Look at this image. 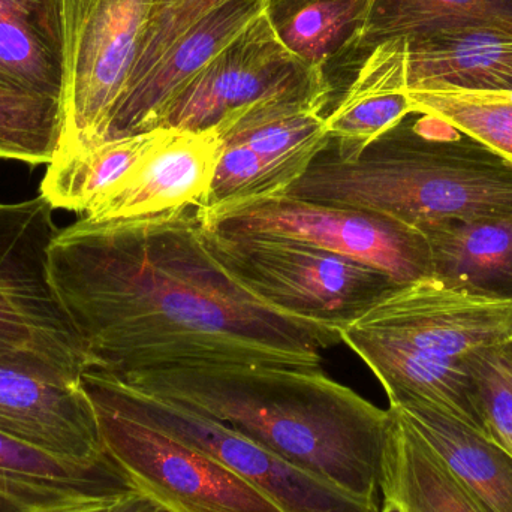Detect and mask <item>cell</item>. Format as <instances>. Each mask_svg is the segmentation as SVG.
<instances>
[{"label":"cell","instance_id":"obj_28","mask_svg":"<svg viewBox=\"0 0 512 512\" xmlns=\"http://www.w3.org/2000/svg\"><path fill=\"white\" fill-rule=\"evenodd\" d=\"M62 129V102L0 86V159L48 165L59 149Z\"/></svg>","mask_w":512,"mask_h":512},{"label":"cell","instance_id":"obj_4","mask_svg":"<svg viewBox=\"0 0 512 512\" xmlns=\"http://www.w3.org/2000/svg\"><path fill=\"white\" fill-rule=\"evenodd\" d=\"M203 233L216 258L259 298L337 328L403 285L372 265L297 240Z\"/></svg>","mask_w":512,"mask_h":512},{"label":"cell","instance_id":"obj_22","mask_svg":"<svg viewBox=\"0 0 512 512\" xmlns=\"http://www.w3.org/2000/svg\"><path fill=\"white\" fill-rule=\"evenodd\" d=\"M433 276L478 297L512 301V215L451 221L424 231Z\"/></svg>","mask_w":512,"mask_h":512},{"label":"cell","instance_id":"obj_29","mask_svg":"<svg viewBox=\"0 0 512 512\" xmlns=\"http://www.w3.org/2000/svg\"><path fill=\"white\" fill-rule=\"evenodd\" d=\"M225 2L227 0H150L149 17L125 93L137 86L182 36Z\"/></svg>","mask_w":512,"mask_h":512},{"label":"cell","instance_id":"obj_31","mask_svg":"<svg viewBox=\"0 0 512 512\" xmlns=\"http://www.w3.org/2000/svg\"><path fill=\"white\" fill-rule=\"evenodd\" d=\"M102 512H167L140 492L129 493Z\"/></svg>","mask_w":512,"mask_h":512},{"label":"cell","instance_id":"obj_5","mask_svg":"<svg viewBox=\"0 0 512 512\" xmlns=\"http://www.w3.org/2000/svg\"><path fill=\"white\" fill-rule=\"evenodd\" d=\"M195 213L204 230L297 240L372 265L397 283L433 276L432 249L424 233L379 213L286 194L195 207Z\"/></svg>","mask_w":512,"mask_h":512},{"label":"cell","instance_id":"obj_30","mask_svg":"<svg viewBox=\"0 0 512 512\" xmlns=\"http://www.w3.org/2000/svg\"><path fill=\"white\" fill-rule=\"evenodd\" d=\"M490 436L512 454V340L466 355Z\"/></svg>","mask_w":512,"mask_h":512},{"label":"cell","instance_id":"obj_11","mask_svg":"<svg viewBox=\"0 0 512 512\" xmlns=\"http://www.w3.org/2000/svg\"><path fill=\"white\" fill-rule=\"evenodd\" d=\"M346 325L430 357L463 360L511 342L512 301L478 297L427 277L397 286Z\"/></svg>","mask_w":512,"mask_h":512},{"label":"cell","instance_id":"obj_6","mask_svg":"<svg viewBox=\"0 0 512 512\" xmlns=\"http://www.w3.org/2000/svg\"><path fill=\"white\" fill-rule=\"evenodd\" d=\"M81 387L92 402L204 451L261 490L285 512H376L228 424L188 406L138 390L99 370H86Z\"/></svg>","mask_w":512,"mask_h":512},{"label":"cell","instance_id":"obj_19","mask_svg":"<svg viewBox=\"0 0 512 512\" xmlns=\"http://www.w3.org/2000/svg\"><path fill=\"white\" fill-rule=\"evenodd\" d=\"M487 512H512V454L495 439L426 400L390 403Z\"/></svg>","mask_w":512,"mask_h":512},{"label":"cell","instance_id":"obj_33","mask_svg":"<svg viewBox=\"0 0 512 512\" xmlns=\"http://www.w3.org/2000/svg\"><path fill=\"white\" fill-rule=\"evenodd\" d=\"M376 512H406L405 508L399 504V502L394 501V499L390 498H382V507H379V510Z\"/></svg>","mask_w":512,"mask_h":512},{"label":"cell","instance_id":"obj_10","mask_svg":"<svg viewBox=\"0 0 512 512\" xmlns=\"http://www.w3.org/2000/svg\"><path fill=\"white\" fill-rule=\"evenodd\" d=\"M331 93L330 78L292 56L262 11L180 93L165 117L164 128L204 131L259 102Z\"/></svg>","mask_w":512,"mask_h":512},{"label":"cell","instance_id":"obj_23","mask_svg":"<svg viewBox=\"0 0 512 512\" xmlns=\"http://www.w3.org/2000/svg\"><path fill=\"white\" fill-rule=\"evenodd\" d=\"M373 0H267L264 14L280 44L313 71L351 65ZM328 77V75H327Z\"/></svg>","mask_w":512,"mask_h":512},{"label":"cell","instance_id":"obj_18","mask_svg":"<svg viewBox=\"0 0 512 512\" xmlns=\"http://www.w3.org/2000/svg\"><path fill=\"white\" fill-rule=\"evenodd\" d=\"M331 96L271 99L231 113L215 126L224 143L258 153L286 194L331 143L322 114Z\"/></svg>","mask_w":512,"mask_h":512},{"label":"cell","instance_id":"obj_3","mask_svg":"<svg viewBox=\"0 0 512 512\" xmlns=\"http://www.w3.org/2000/svg\"><path fill=\"white\" fill-rule=\"evenodd\" d=\"M286 195L390 216L424 233L512 215V165L447 120L412 111L357 158L328 146Z\"/></svg>","mask_w":512,"mask_h":512},{"label":"cell","instance_id":"obj_14","mask_svg":"<svg viewBox=\"0 0 512 512\" xmlns=\"http://www.w3.org/2000/svg\"><path fill=\"white\" fill-rule=\"evenodd\" d=\"M267 0H227L179 39L149 74L125 93L108 126L107 141L164 128L180 93L246 27Z\"/></svg>","mask_w":512,"mask_h":512},{"label":"cell","instance_id":"obj_13","mask_svg":"<svg viewBox=\"0 0 512 512\" xmlns=\"http://www.w3.org/2000/svg\"><path fill=\"white\" fill-rule=\"evenodd\" d=\"M221 150L216 128H167L140 167L81 218L114 221L200 207L209 194Z\"/></svg>","mask_w":512,"mask_h":512},{"label":"cell","instance_id":"obj_25","mask_svg":"<svg viewBox=\"0 0 512 512\" xmlns=\"http://www.w3.org/2000/svg\"><path fill=\"white\" fill-rule=\"evenodd\" d=\"M391 409V408H390ZM382 462L381 495L406 512H487L429 444L397 414Z\"/></svg>","mask_w":512,"mask_h":512},{"label":"cell","instance_id":"obj_15","mask_svg":"<svg viewBox=\"0 0 512 512\" xmlns=\"http://www.w3.org/2000/svg\"><path fill=\"white\" fill-rule=\"evenodd\" d=\"M406 90H512V30L448 24L402 36Z\"/></svg>","mask_w":512,"mask_h":512},{"label":"cell","instance_id":"obj_2","mask_svg":"<svg viewBox=\"0 0 512 512\" xmlns=\"http://www.w3.org/2000/svg\"><path fill=\"white\" fill-rule=\"evenodd\" d=\"M119 379L228 424L379 510L393 412L334 381L321 367L213 364L141 370Z\"/></svg>","mask_w":512,"mask_h":512},{"label":"cell","instance_id":"obj_12","mask_svg":"<svg viewBox=\"0 0 512 512\" xmlns=\"http://www.w3.org/2000/svg\"><path fill=\"white\" fill-rule=\"evenodd\" d=\"M0 432L66 462L110 457L81 379L33 355L0 357Z\"/></svg>","mask_w":512,"mask_h":512},{"label":"cell","instance_id":"obj_1","mask_svg":"<svg viewBox=\"0 0 512 512\" xmlns=\"http://www.w3.org/2000/svg\"><path fill=\"white\" fill-rule=\"evenodd\" d=\"M50 279L86 352L87 370L213 364L321 367L340 328L259 298L213 254L195 207L62 228Z\"/></svg>","mask_w":512,"mask_h":512},{"label":"cell","instance_id":"obj_24","mask_svg":"<svg viewBox=\"0 0 512 512\" xmlns=\"http://www.w3.org/2000/svg\"><path fill=\"white\" fill-rule=\"evenodd\" d=\"M167 128L117 138L81 152H57L47 165L39 195L54 210L86 216L89 210L125 182Z\"/></svg>","mask_w":512,"mask_h":512},{"label":"cell","instance_id":"obj_32","mask_svg":"<svg viewBox=\"0 0 512 512\" xmlns=\"http://www.w3.org/2000/svg\"><path fill=\"white\" fill-rule=\"evenodd\" d=\"M116 504V502H113ZM113 504H102V502H92V504L69 505V507L54 508V510L39 512H102L105 508L111 507Z\"/></svg>","mask_w":512,"mask_h":512},{"label":"cell","instance_id":"obj_16","mask_svg":"<svg viewBox=\"0 0 512 512\" xmlns=\"http://www.w3.org/2000/svg\"><path fill=\"white\" fill-rule=\"evenodd\" d=\"M138 492L111 457L66 462L0 432V507L39 512L69 505L113 504Z\"/></svg>","mask_w":512,"mask_h":512},{"label":"cell","instance_id":"obj_27","mask_svg":"<svg viewBox=\"0 0 512 512\" xmlns=\"http://www.w3.org/2000/svg\"><path fill=\"white\" fill-rule=\"evenodd\" d=\"M412 110L433 114L477 138L512 165V90H406Z\"/></svg>","mask_w":512,"mask_h":512},{"label":"cell","instance_id":"obj_20","mask_svg":"<svg viewBox=\"0 0 512 512\" xmlns=\"http://www.w3.org/2000/svg\"><path fill=\"white\" fill-rule=\"evenodd\" d=\"M412 111L406 93L402 41L388 39L358 63L348 89L325 116L330 147L340 158H357Z\"/></svg>","mask_w":512,"mask_h":512},{"label":"cell","instance_id":"obj_9","mask_svg":"<svg viewBox=\"0 0 512 512\" xmlns=\"http://www.w3.org/2000/svg\"><path fill=\"white\" fill-rule=\"evenodd\" d=\"M90 400V399H89ZM105 453L167 512H285L204 451L90 400Z\"/></svg>","mask_w":512,"mask_h":512},{"label":"cell","instance_id":"obj_21","mask_svg":"<svg viewBox=\"0 0 512 512\" xmlns=\"http://www.w3.org/2000/svg\"><path fill=\"white\" fill-rule=\"evenodd\" d=\"M0 86L62 102L63 0H0Z\"/></svg>","mask_w":512,"mask_h":512},{"label":"cell","instance_id":"obj_7","mask_svg":"<svg viewBox=\"0 0 512 512\" xmlns=\"http://www.w3.org/2000/svg\"><path fill=\"white\" fill-rule=\"evenodd\" d=\"M53 212L41 195L0 203V357L33 355L81 379L86 352L50 279Z\"/></svg>","mask_w":512,"mask_h":512},{"label":"cell","instance_id":"obj_26","mask_svg":"<svg viewBox=\"0 0 512 512\" xmlns=\"http://www.w3.org/2000/svg\"><path fill=\"white\" fill-rule=\"evenodd\" d=\"M472 23L512 30V0H373L351 65L388 39Z\"/></svg>","mask_w":512,"mask_h":512},{"label":"cell","instance_id":"obj_8","mask_svg":"<svg viewBox=\"0 0 512 512\" xmlns=\"http://www.w3.org/2000/svg\"><path fill=\"white\" fill-rule=\"evenodd\" d=\"M149 8L150 0H63L65 89L57 152H81L107 140Z\"/></svg>","mask_w":512,"mask_h":512},{"label":"cell","instance_id":"obj_17","mask_svg":"<svg viewBox=\"0 0 512 512\" xmlns=\"http://www.w3.org/2000/svg\"><path fill=\"white\" fill-rule=\"evenodd\" d=\"M340 336L342 343L355 352L381 382L390 403L408 397L426 400L492 438L481 409L477 382L466 357L463 360L430 357L352 325L340 328Z\"/></svg>","mask_w":512,"mask_h":512}]
</instances>
